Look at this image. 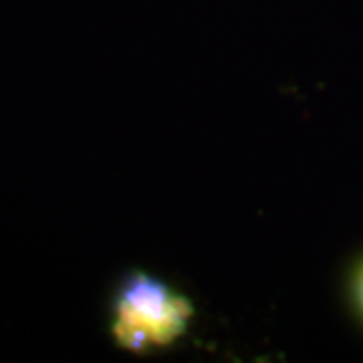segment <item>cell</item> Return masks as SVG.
I'll return each mask as SVG.
<instances>
[{
	"mask_svg": "<svg viewBox=\"0 0 363 363\" xmlns=\"http://www.w3.org/2000/svg\"><path fill=\"white\" fill-rule=\"evenodd\" d=\"M194 317L188 298L145 272H131L119 285L111 333L119 347L145 353L168 347L186 333Z\"/></svg>",
	"mask_w": 363,
	"mask_h": 363,
	"instance_id": "obj_1",
	"label": "cell"
},
{
	"mask_svg": "<svg viewBox=\"0 0 363 363\" xmlns=\"http://www.w3.org/2000/svg\"><path fill=\"white\" fill-rule=\"evenodd\" d=\"M351 297H353V305L359 313V317L363 319V260L355 269L353 279H351Z\"/></svg>",
	"mask_w": 363,
	"mask_h": 363,
	"instance_id": "obj_2",
	"label": "cell"
}]
</instances>
